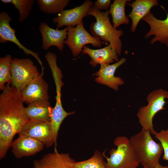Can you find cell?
Masks as SVG:
<instances>
[{
	"label": "cell",
	"mask_w": 168,
	"mask_h": 168,
	"mask_svg": "<svg viewBox=\"0 0 168 168\" xmlns=\"http://www.w3.org/2000/svg\"><path fill=\"white\" fill-rule=\"evenodd\" d=\"M0 95V159L6 155L14 136L29 121L16 88L7 84Z\"/></svg>",
	"instance_id": "cell-1"
},
{
	"label": "cell",
	"mask_w": 168,
	"mask_h": 168,
	"mask_svg": "<svg viewBox=\"0 0 168 168\" xmlns=\"http://www.w3.org/2000/svg\"><path fill=\"white\" fill-rule=\"evenodd\" d=\"M151 134L149 130L142 128L129 139L140 164L144 168L152 167L159 163L163 152L161 144L156 142Z\"/></svg>",
	"instance_id": "cell-2"
},
{
	"label": "cell",
	"mask_w": 168,
	"mask_h": 168,
	"mask_svg": "<svg viewBox=\"0 0 168 168\" xmlns=\"http://www.w3.org/2000/svg\"><path fill=\"white\" fill-rule=\"evenodd\" d=\"M109 14L108 9L105 12H101L92 6L87 15L92 16L96 19V21L91 24L90 32L91 35L103 42H109L117 54L120 55L122 46L120 37L123 35V32L121 29L117 30L110 23Z\"/></svg>",
	"instance_id": "cell-3"
},
{
	"label": "cell",
	"mask_w": 168,
	"mask_h": 168,
	"mask_svg": "<svg viewBox=\"0 0 168 168\" xmlns=\"http://www.w3.org/2000/svg\"><path fill=\"white\" fill-rule=\"evenodd\" d=\"M113 142L116 148L109 151V157L104 152L102 154L106 160V168H138L140 164L129 139L124 136H119Z\"/></svg>",
	"instance_id": "cell-4"
},
{
	"label": "cell",
	"mask_w": 168,
	"mask_h": 168,
	"mask_svg": "<svg viewBox=\"0 0 168 168\" xmlns=\"http://www.w3.org/2000/svg\"><path fill=\"white\" fill-rule=\"evenodd\" d=\"M166 99H168L167 91L160 89L152 91L147 96V105L141 107L137 113L142 128L149 130L152 134L155 135L157 132L153 128V117L158 112L165 109Z\"/></svg>",
	"instance_id": "cell-5"
},
{
	"label": "cell",
	"mask_w": 168,
	"mask_h": 168,
	"mask_svg": "<svg viewBox=\"0 0 168 168\" xmlns=\"http://www.w3.org/2000/svg\"><path fill=\"white\" fill-rule=\"evenodd\" d=\"M11 72L12 86L20 93L34 78L40 75L37 67L29 58L12 59Z\"/></svg>",
	"instance_id": "cell-6"
},
{
	"label": "cell",
	"mask_w": 168,
	"mask_h": 168,
	"mask_svg": "<svg viewBox=\"0 0 168 168\" xmlns=\"http://www.w3.org/2000/svg\"><path fill=\"white\" fill-rule=\"evenodd\" d=\"M67 38L64 44L70 49L74 57L78 56L87 44L100 48L104 43L98 38L90 34L85 29L83 21L75 27L67 26Z\"/></svg>",
	"instance_id": "cell-7"
},
{
	"label": "cell",
	"mask_w": 168,
	"mask_h": 168,
	"mask_svg": "<svg viewBox=\"0 0 168 168\" xmlns=\"http://www.w3.org/2000/svg\"><path fill=\"white\" fill-rule=\"evenodd\" d=\"M18 134L34 138L47 147H51L54 143L53 130L50 121L29 120Z\"/></svg>",
	"instance_id": "cell-8"
},
{
	"label": "cell",
	"mask_w": 168,
	"mask_h": 168,
	"mask_svg": "<svg viewBox=\"0 0 168 168\" xmlns=\"http://www.w3.org/2000/svg\"><path fill=\"white\" fill-rule=\"evenodd\" d=\"M93 4L92 1L86 0L79 6L63 10L58 13V16L53 19V22L56 23V27L58 28L64 26H76L87 16Z\"/></svg>",
	"instance_id": "cell-9"
},
{
	"label": "cell",
	"mask_w": 168,
	"mask_h": 168,
	"mask_svg": "<svg viewBox=\"0 0 168 168\" xmlns=\"http://www.w3.org/2000/svg\"><path fill=\"white\" fill-rule=\"evenodd\" d=\"M75 162L69 154L58 152L55 147L53 152L35 160L32 168H75Z\"/></svg>",
	"instance_id": "cell-10"
},
{
	"label": "cell",
	"mask_w": 168,
	"mask_h": 168,
	"mask_svg": "<svg viewBox=\"0 0 168 168\" xmlns=\"http://www.w3.org/2000/svg\"><path fill=\"white\" fill-rule=\"evenodd\" d=\"M43 74L34 78L22 91L21 94L26 104L41 101L49 100V85L43 79Z\"/></svg>",
	"instance_id": "cell-11"
},
{
	"label": "cell",
	"mask_w": 168,
	"mask_h": 168,
	"mask_svg": "<svg viewBox=\"0 0 168 168\" xmlns=\"http://www.w3.org/2000/svg\"><path fill=\"white\" fill-rule=\"evenodd\" d=\"M11 18L6 11L0 14V42L5 43L9 41L16 44L18 48L22 49L28 55L30 54L34 57L39 63L42 68V72H44V68L38 54L25 47L19 41L15 35V30L11 26L10 22Z\"/></svg>",
	"instance_id": "cell-12"
},
{
	"label": "cell",
	"mask_w": 168,
	"mask_h": 168,
	"mask_svg": "<svg viewBox=\"0 0 168 168\" xmlns=\"http://www.w3.org/2000/svg\"><path fill=\"white\" fill-rule=\"evenodd\" d=\"M142 20L150 27V30L145 35V38L147 39L154 35L150 41L151 44L159 41L168 47V13L165 19L161 20L156 18L150 12Z\"/></svg>",
	"instance_id": "cell-13"
},
{
	"label": "cell",
	"mask_w": 168,
	"mask_h": 168,
	"mask_svg": "<svg viewBox=\"0 0 168 168\" xmlns=\"http://www.w3.org/2000/svg\"><path fill=\"white\" fill-rule=\"evenodd\" d=\"M19 136L11 146L13 154L17 158L34 155L43 149L44 145L38 140L24 135Z\"/></svg>",
	"instance_id": "cell-14"
},
{
	"label": "cell",
	"mask_w": 168,
	"mask_h": 168,
	"mask_svg": "<svg viewBox=\"0 0 168 168\" xmlns=\"http://www.w3.org/2000/svg\"><path fill=\"white\" fill-rule=\"evenodd\" d=\"M39 30L42 37V46L44 50H47L54 46L60 51H63L64 41L67 38V27L62 30L54 29L43 22L40 24Z\"/></svg>",
	"instance_id": "cell-15"
},
{
	"label": "cell",
	"mask_w": 168,
	"mask_h": 168,
	"mask_svg": "<svg viewBox=\"0 0 168 168\" xmlns=\"http://www.w3.org/2000/svg\"><path fill=\"white\" fill-rule=\"evenodd\" d=\"M126 59L123 58L114 64L102 63L99 71L94 74L97 77L95 81L99 83L104 84L117 91L119 86L123 85L124 81L121 78L116 77L114 73L119 66L124 64Z\"/></svg>",
	"instance_id": "cell-16"
},
{
	"label": "cell",
	"mask_w": 168,
	"mask_h": 168,
	"mask_svg": "<svg viewBox=\"0 0 168 168\" xmlns=\"http://www.w3.org/2000/svg\"><path fill=\"white\" fill-rule=\"evenodd\" d=\"M83 54H87L91 58L90 64L93 67L97 64L112 63L119 61L118 54L110 44L96 49H91L86 45L82 50Z\"/></svg>",
	"instance_id": "cell-17"
},
{
	"label": "cell",
	"mask_w": 168,
	"mask_h": 168,
	"mask_svg": "<svg viewBox=\"0 0 168 168\" xmlns=\"http://www.w3.org/2000/svg\"><path fill=\"white\" fill-rule=\"evenodd\" d=\"M157 0H136L131 4L132 10L128 17L132 20L130 29L132 32L136 30L138 25L141 19L150 11L154 6L158 5Z\"/></svg>",
	"instance_id": "cell-18"
},
{
	"label": "cell",
	"mask_w": 168,
	"mask_h": 168,
	"mask_svg": "<svg viewBox=\"0 0 168 168\" xmlns=\"http://www.w3.org/2000/svg\"><path fill=\"white\" fill-rule=\"evenodd\" d=\"M52 109L49 100L41 101L28 104L25 112L29 120L49 122Z\"/></svg>",
	"instance_id": "cell-19"
},
{
	"label": "cell",
	"mask_w": 168,
	"mask_h": 168,
	"mask_svg": "<svg viewBox=\"0 0 168 168\" xmlns=\"http://www.w3.org/2000/svg\"><path fill=\"white\" fill-rule=\"evenodd\" d=\"M61 94L57 93L56 96L55 105L53 108L50 122L53 130L55 146L57 147V140L60 125L64 119L68 116L74 114V112H67L63 108L61 100Z\"/></svg>",
	"instance_id": "cell-20"
},
{
	"label": "cell",
	"mask_w": 168,
	"mask_h": 168,
	"mask_svg": "<svg viewBox=\"0 0 168 168\" xmlns=\"http://www.w3.org/2000/svg\"><path fill=\"white\" fill-rule=\"evenodd\" d=\"M131 0H114L111 4L109 12L111 16L113 26L115 29L120 25L129 23V20L125 13V7L127 2Z\"/></svg>",
	"instance_id": "cell-21"
},
{
	"label": "cell",
	"mask_w": 168,
	"mask_h": 168,
	"mask_svg": "<svg viewBox=\"0 0 168 168\" xmlns=\"http://www.w3.org/2000/svg\"><path fill=\"white\" fill-rule=\"evenodd\" d=\"M69 0H38L40 9L46 14L60 13L68 4Z\"/></svg>",
	"instance_id": "cell-22"
},
{
	"label": "cell",
	"mask_w": 168,
	"mask_h": 168,
	"mask_svg": "<svg viewBox=\"0 0 168 168\" xmlns=\"http://www.w3.org/2000/svg\"><path fill=\"white\" fill-rule=\"evenodd\" d=\"M12 59V56L8 54L0 58V90H2L5 83L12 84L11 72V65Z\"/></svg>",
	"instance_id": "cell-23"
},
{
	"label": "cell",
	"mask_w": 168,
	"mask_h": 168,
	"mask_svg": "<svg viewBox=\"0 0 168 168\" xmlns=\"http://www.w3.org/2000/svg\"><path fill=\"white\" fill-rule=\"evenodd\" d=\"M4 3L12 4L18 11L20 22L24 21L29 16L34 2V0H1Z\"/></svg>",
	"instance_id": "cell-24"
},
{
	"label": "cell",
	"mask_w": 168,
	"mask_h": 168,
	"mask_svg": "<svg viewBox=\"0 0 168 168\" xmlns=\"http://www.w3.org/2000/svg\"><path fill=\"white\" fill-rule=\"evenodd\" d=\"M75 168H106L103 155L98 150H96L93 155L86 160L76 162Z\"/></svg>",
	"instance_id": "cell-25"
},
{
	"label": "cell",
	"mask_w": 168,
	"mask_h": 168,
	"mask_svg": "<svg viewBox=\"0 0 168 168\" xmlns=\"http://www.w3.org/2000/svg\"><path fill=\"white\" fill-rule=\"evenodd\" d=\"M154 136L160 142L163 148V159L168 161V128L166 130L162 129L158 132H156Z\"/></svg>",
	"instance_id": "cell-26"
},
{
	"label": "cell",
	"mask_w": 168,
	"mask_h": 168,
	"mask_svg": "<svg viewBox=\"0 0 168 168\" xmlns=\"http://www.w3.org/2000/svg\"><path fill=\"white\" fill-rule=\"evenodd\" d=\"M110 0H97L94 3V7L97 9L108 10L111 5Z\"/></svg>",
	"instance_id": "cell-27"
},
{
	"label": "cell",
	"mask_w": 168,
	"mask_h": 168,
	"mask_svg": "<svg viewBox=\"0 0 168 168\" xmlns=\"http://www.w3.org/2000/svg\"><path fill=\"white\" fill-rule=\"evenodd\" d=\"M148 168H168V166H163L161 165L160 163L155 166Z\"/></svg>",
	"instance_id": "cell-28"
}]
</instances>
